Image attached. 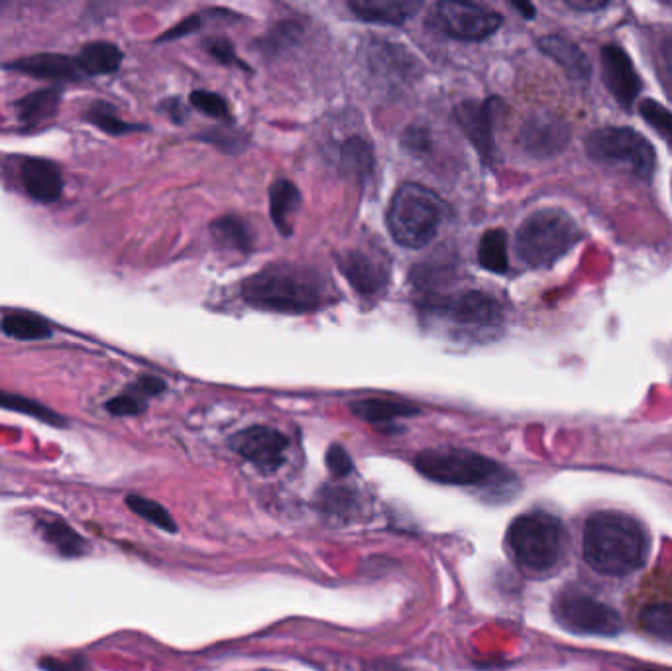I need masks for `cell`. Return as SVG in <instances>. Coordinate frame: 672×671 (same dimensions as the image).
<instances>
[{"label":"cell","instance_id":"cell-46","mask_svg":"<svg viewBox=\"0 0 672 671\" xmlns=\"http://www.w3.org/2000/svg\"><path fill=\"white\" fill-rule=\"evenodd\" d=\"M631 671H672V670H657V668H645V670H631Z\"/></svg>","mask_w":672,"mask_h":671},{"label":"cell","instance_id":"cell-21","mask_svg":"<svg viewBox=\"0 0 672 671\" xmlns=\"http://www.w3.org/2000/svg\"><path fill=\"white\" fill-rule=\"evenodd\" d=\"M301 207V193L295 183L289 180H276L270 187V215L283 237L293 235L295 215Z\"/></svg>","mask_w":672,"mask_h":671},{"label":"cell","instance_id":"cell-2","mask_svg":"<svg viewBox=\"0 0 672 671\" xmlns=\"http://www.w3.org/2000/svg\"><path fill=\"white\" fill-rule=\"evenodd\" d=\"M651 548L645 526L617 510H598L584 524L586 563L608 577H627L643 567Z\"/></svg>","mask_w":672,"mask_h":671},{"label":"cell","instance_id":"cell-7","mask_svg":"<svg viewBox=\"0 0 672 671\" xmlns=\"http://www.w3.org/2000/svg\"><path fill=\"white\" fill-rule=\"evenodd\" d=\"M586 150L594 162L629 172L641 180L651 178L657 166L651 142L629 126H604L594 130L586 140Z\"/></svg>","mask_w":672,"mask_h":671},{"label":"cell","instance_id":"cell-23","mask_svg":"<svg viewBox=\"0 0 672 671\" xmlns=\"http://www.w3.org/2000/svg\"><path fill=\"white\" fill-rule=\"evenodd\" d=\"M75 61L83 75H107L120 67L122 52L111 42H93L75 56Z\"/></svg>","mask_w":672,"mask_h":671},{"label":"cell","instance_id":"cell-30","mask_svg":"<svg viewBox=\"0 0 672 671\" xmlns=\"http://www.w3.org/2000/svg\"><path fill=\"white\" fill-rule=\"evenodd\" d=\"M0 408L4 410H10V412H18V414H26V416H32L36 420H42L46 424H52V426H63L65 420L61 416H57L54 410H50L48 406L36 402V400H30V398H24L20 394H12V392H4L0 390Z\"/></svg>","mask_w":672,"mask_h":671},{"label":"cell","instance_id":"cell-27","mask_svg":"<svg viewBox=\"0 0 672 671\" xmlns=\"http://www.w3.org/2000/svg\"><path fill=\"white\" fill-rule=\"evenodd\" d=\"M59 91L57 89H44L36 91L22 101L16 103L20 119L28 124H38V122L48 121L56 115L59 107Z\"/></svg>","mask_w":672,"mask_h":671},{"label":"cell","instance_id":"cell-38","mask_svg":"<svg viewBox=\"0 0 672 671\" xmlns=\"http://www.w3.org/2000/svg\"><path fill=\"white\" fill-rule=\"evenodd\" d=\"M205 50L224 65H242V61L236 58L232 44L226 38H211L205 40Z\"/></svg>","mask_w":672,"mask_h":671},{"label":"cell","instance_id":"cell-37","mask_svg":"<svg viewBox=\"0 0 672 671\" xmlns=\"http://www.w3.org/2000/svg\"><path fill=\"white\" fill-rule=\"evenodd\" d=\"M327 469L336 479L348 477L354 471V463L342 445H331L327 451Z\"/></svg>","mask_w":672,"mask_h":671},{"label":"cell","instance_id":"cell-3","mask_svg":"<svg viewBox=\"0 0 672 671\" xmlns=\"http://www.w3.org/2000/svg\"><path fill=\"white\" fill-rule=\"evenodd\" d=\"M415 469L439 485L482 488L494 502L511 498L519 487V479L504 465L460 447L425 449L415 457Z\"/></svg>","mask_w":672,"mask_h":671},{"label":"cell","instance_id":"cell-4","mask_svg":"<svg viewBox=\"0 0 672 671\" xmlns=\"http://www.w3.org/2000/svg\"><path fill=\"white\" fill-rule=\"evenodd\" d=\"M507 549L517 567L529 577H549L564 559L566 532L557 516L527 512L507 528Z\"/></svg>","mask_w":672,"mask_h":671},{"label":"cell","instance_id":"cell-16","mask_svg":"<svg viewBox=\"0 0 672 671\" xmlns=\"http://www.w3.org/2000/svg\"><path fill=\"white\" fill-rule=\"evenodd\" d=\"M26 193L40 203H54L63 193V178L54 162L44 158H28L20 168Z\"/></svg>","mask_w":672,"mask_h":671},{"label":"cell","instance_id":"cell-32","mask_svg":"<svg viewBox=\"0 0 672 671\" xmlns=\"http://www.w3.org/2000/svg\"><path fill=\"white\" fill-rule=\"evenodd\" d=\"M87 119L93 122L95 126H99L101 130L114 134V136H120V134H126V132H134V130H142V126H138V124L122 121L116 115V111L112 107H109V105H105V103H95L89 109Z\"/></svg>","mask_w":672,"mask_h":671},{"label":"cell","instance_id":"cell-39","mask_svg":"<svg viewBox=\"0 0 672 671\" xmlns=\"http://www.w3.org/2000/svg\"><path fill=\"white\" fill-rule=\"evenodd\" d=\"M201 28V16L199 14H193L189 18H185L183 22H179L177 26H173L171 30H168L158 42H169V40H177V38H183V36H189L193 32H197Z\"/></svg>","mask_w":672,"mask_h":671},{"label":"cell","instance_id":"cell-40","mask_svg":"<svg viewBox=\"0 0 672 671\" xmlns=\"http://www.w3.org/2000/svg\"><path fill=\"white\" fill-rule=\"evenodd\" d=\"M166 382L158 376H142L130 390H134L138 396L148 398V396H158L162 392H166Z\"/></svg>","mask_w":672,"mask_h":671},{"label":"cell","instance_id":"cell-24","mask_svg":"<svg viewBox=\"0 0 672 671\" xmlns=\"http://www.w3.org/2000/svg\"><path fill=\"white\" fill-rule=\"evenodd\" d=\"M38 528L40 532L44 534V538L54 546V548L65 555V557H77L81 553H85V540L71 530V526L59 518H52V516H46L38 522Z\"/></svg>","mask_w":672,"mask_h":671},{"label":"cell","instance_id":"cell-35","mask_svg":"<svg viewBox=\"0 0 672 671\" xmlns=\"http://www.w3.org/2000/svg\"><path fill=\"white\" fill-rule=\"evenodd\" d=\"M146 410V400L138 396L134 390H128L126 394H120L107 402V412L112 416H138Z\"/></svg>","mask_w":672,"mask_h":671},{"label":"cell","instance_id":"cell-29","mask_svg":"<svg viewBox=\"0 0 672 671\" xmlns=\"http://www.w3.org/2000/svg\"><path fill=\"white\" fill-rule=\"evenodd\" d=\"M639 626L645 634L672 644V603L649 605L639 612Z\"/></svg>","mask_w":672,"mask_h":671},{"label":"cell","instance_id":"cell-8","mask_svg":"<svg viewBox=\"0 0 672 671\" xmlns=\"http://www.w3.org/2000/svg\"><path fill=\"white\" fill-rule=\"evenodd\" d=\"M433 317H439L452 325V329L474 339H490L502 329L504 309L492 296L476 290L450 294L445 298L433 296L427 305Z\"/></svg>","mask_w":672,"mask_h":671},{"label":"cell","instance_id":"cell-19","mask_svg":"<svg viewBox=\"0 0 672 671\" xmlns=\"http://www.w3.org/2000/svg\"><path fill=\"white\" fill-rule=\"evenodd\" d=\"M10 69L20 73L38 77V79H52V81H75L83 77L75 58L61 56V54H38L30 58L12 61Z\"/></svg>","mask_w":672,"mask_h":671},{"label":"cell","instance_id":"cell-28","mask_svg":"<svg viewBox=\"0 0 672 671\" xmlns=\"http://www.w3.org/2000/svg\"><path fill=\"white\" fill-rule=\"evenodd\" d=\"M215 241L228 250L248 252L252 248V233L248 225L238 217H223L211 225Z\"/></svg>","mask_w":672,"mask_h":671},{"label":"cell","instance_id":"cell-18","mask_svg":"<svg viewBox=\"0 0 672 671\" xmlns=\"http://www.w3.org/2000/svg\"><path fill=\"white\" fill-rule=\"evenodd\" d=\"M348 6L356 14V18L364 22L399 26L419 12L421 2H415V0H352Z\"/></svg>","mask_w":672,"mask_h":671},{"label":"cell","instance_id":"cell-45","mask_svg":"<svg viewBox=\"0 0 672 671\" xmlns=\"http://www.w3.org/2000/svg\"><path fill=\"white\" fill-rule=\"evenodd\" d=\"M513 6L523 14V18H527V20L535 18V8H533V4H529V2H513Z\"/></svg>","mask_w":672,"mask_h":671},{"label":"cell","instance_id":"cell-43","mask_svg":"<svg viewBox=\"0 0 672 671\" xmlns=\"http://www.w3.org/2000/svg\"><path fill=\"white\" fill-rule=\"evenodd\" d=\"M661 58H663V71H665V77H667V81L671 83L672 87V38H669V40L663 44Z\"/></svg>","mask_w":672,"mask_h":671},{"label":"cell","instance_id":"cell-34","mask_svg":"<svg viewBox=\"0 0 672 671\" xmlns=\"http://www.w3.org/2000/svg\"><path fill=\"white\" fill-rule=\"evenodd\" d=\"M191 105L199 109L201 113L219 119V121H228L230 119V107L224 101L221 95L211 93V91H193L191 93Z\"/></svg>","mask_w":672,"mask_h":671},{"label":"cell","instance_id":"cell-12","mask_svg":"<svg viewBox=\"0 0 672 671\" xmlns=\"http://www.w3.org/2000/svg\"><path fill=\"white\" fill-rule=\"evenodd\" d=\"M496 115L498 99L494 97L486 101H466L454 109V119L460 130L488 166L496 160Z\"/></svg>","mask_w":672,"mask_h":671},{"label":"cell","instance_id":"cell-26","mask_svg":"<svg viewBox=\"0 0 672 671\" xmlns=\"http://www.w3.org/2000/svg\"><path fill=\"white\" fill-rule=\"evenodd\" d=\"M478 262L484 270L494 274H505L509 268L507 235L502 229H492L484 233L478 244Z\"/></svg>","mask_w":672,"mask_h":671},{"label":"cell","instance_id":"cell-31","mask_svg":"<svg viewBox=\"0 0 672 671\" xmlns=\"http://www.w3.org/2000/svg\"><path fill=\"white\" fill-rule=\"evenodd\" d=\"M126 506L138 514L140 518L148 520L150 524L166 530V532H177V524L175 520L171 518V514L168 512V508H164L162 504H158L156 500H150L146 496H138V494H130L126 498Z\"/></svg>","mask_w":672,"mask_h":671},{"label":"cell","instance_id":"cell-22","mask_svg":"<svg viewBox=\"0 0 672 671\" xmlns=\"http://www.w3.org/2000/svg\"><path fill=\"white\" fill-rule=\"evenodd\" d=\"M374 148L372 142L362 136H352L338 146V168L344 174L356 178H368L374 172Z\"/></svg>","mask_w":672,"mask_h":671},{"label":"cell","instance_id":"cell-33","mask_svg":"<svg viewBox=\"0 0 672 671\" xmlns=\"http://www.w3.org/2000/svg\"><path fill=\"white\" fill-rule=\"evenodd\" d=\"M641 117L649 122L665 140L672 142V113L661 103L647 99L641 103Z\"/></svg>","mask_w":672,"mask_h":671},{"label":"cell","instance_id":"cell-17","mask_svg":"<svg viewBox=\"0 0 672 671\" xmlns=\"http://www.w3.org/2000/svg\"><path fill=\"white\" fill-rule=\"evenodd\" d=\"M537 46L545 56L557 61L570 79L582 81V83L590 81V77H592L590 60L586 58V54L574 42H570L562 36H557V34H549V36L539 38Z\"/></svg>","mask_w":672,"mask_h":671},{"label":"cell","instance_id":"cell-42","mask_svg":"<svg viewBox=\"0 0 672 671\" xmlns=\"http://www.w3.org/2000/svg\"><path fill=\"white\" fill-rule=\"evenodd\" d=\"M566 6L576 12H596L608 6L606 0H566Z\"/></svg>","mask_w":672,"mask_h":671},{"label":"cell","instance_id":"cell-36","mask_svg":"<svg viewBox=\"0 0 672 671\" xmlns=\"http://www.w3.org/2000/svg\"><path fill=\"white\" fill-rule=\"evenodd\" d=\"M401 146L413 154V156H421L431 148V134L427 128L423 126H409L403 136H401Z\"/></svg>","mask_w":672,"mask_h":671},{"label":"cell","instance_id":"cell-13","mask_svg":"<svg viewBox=\"0 0 672 671\" xmlns=\"http://www.w3.org/2000/svg\"><path fill=\"white\" fill-rule=\"evenodd\" d=\"M340 272L364 298L380 296L390 284V262L386 254L372 250H348L338 258Z\"/></svg>","mask_w":672,"mask_h":671},{"label":"cell","instance_id":"cell-5","mask_svg":"<svg viewBox=\"0 0 672 671\" xmlns=\"http://www.w3.org/2000/svg\"><path fill=\"white\" fill-rule=\"evenodd\" d=\"M441 197L421 183H401L390 201L388 229L405 248H423L433 241L443 221Z\"/></svg>","mask_w":672,"mask_h":671},{"label":"cell","instance_id":"cell-15","mask_svg":"<svg viewBox=\"0 0 672 671\" xmlns=\"http://www.w3.org/2000/svg\"><path fill=\"white\" fill-rule=\"evenodd\" d=\"M602 77L612 97L625 109H629L641 93V79L633 61L617 44H606L602 48Z\"/></svg>","mask_w":672,"mask_h":671},{"label":"cell","instance_id":"cell-14","mask_svg":"<svg viewBox=\"0 0 672 671\" xmlns=\"http://www.w3.org/2000/svg\"><path fill=\"white\" fill-rule=\"evenodd\" d=\"M570 140L566 122L551 113H537L523 122L517 142L533 158H553L560 154Z\"/></svg>","mask_w":672,"mask_h":671},{"label":"cell","instance_id":"cell-11","mask_svg":"<svg viewBox=\"0 0 672 671\" xmlns=\"http://www.w3.org/2000/svg\"><path fill=\"white\" fill-rule=\"evenodd\" d=\"M230 449L238 453L242 459L252 463L262 473L270 475L278 471L285 463V451H287V437L268 426H252L238 431L230 437Z\"/></svg>","mask_w":672,"mask_h":671},{"label":"cell","instance_id":"cell-6","mask_svg":"<svg viewBox=\"0 0 672 671\" xmlns=\"http://www.w3.org/2000/svg\"><path fill=\"white\" fill-rule=\"evenodd\" d=\"M582 233L574 219L560 209H541L529 215L515 235L517 258L529 268H547L562 258Z\"/></svg>","mask_w":672,"mask_h":671},{"label":"cell","instance_id":"cell-9","mask_svg":"<svg viewBox=\"0 0 672 671\" xmlns=\"http://www.w3.org/2000/svg\"><path fill=\"white\" fill-rule=\"evenodd\" d=\"M553 616L560 628L578 636L614 638L623 632V618L614 607L574 587L562 589L557 595Z\"/></svg>","mask_w":672,"mask_h":671},{"label":"cell","instance_id":"cell-10","mask_svg":"<svg viewBox=\"0 0 672 671\" xmlns=\"http://www.w3.org/2000/svg\"><path fill=\"white\" fill-rule=\"evenodd\" d=\"M435 22L454 40L482 42L498 32L502 16L482 4L447 0L437 6Z\"/></svg>","mask_w":672,"mask_h":671},{"label":"cell","instance_id":"cell-44","mask_svg":"<svg viewBox=\"0 0 672 671\" xmlns=\"http://www.w3.org/2000/svg\"><path fill=\"white\" fill-rule=\"evenodd\" d=\"M42 668L48 671H81L79 664H63V662H56V660H44Z\"/></svg>","mask_w":672,"mask_h":671},{"label":"cell","instance_id":"cell-25","mask_svg":"<svg viewBox=\"0 0 672 671\" xmlns=\"http://www.w3.org/2000/svg\"><path fill=\"white\" fill-rule=\"evenodd\" d=\"M0 327L6 337L18 341H40L52 335V327L34 313H8Z\"/></svg>","mask_w":672,"mask_h":671},{"label":"cell","instance_id":"cell-1","mask_svg":"<svg viewBox=\"0 0 672 671\" xmlns=\"http://www.w3.org/2000/svg\"><path fill=\"white\" fill-rule=\"evenodd\" d=\"M244 300L258 309L280 313L319 311L335 302L329 278L317 268L276 262L242 282Z\"/></svg>","mask_w":672,"mask_h":671},{"label":"cell","instance_id":"cell-41","mask_svg":"<svg viewBox=\"0 0 672 671\" xmlns=\"http://www.w3.org/2000/svg\"><path fill=\"white\" fill-rule=\"evenodd\" d=\"M205 140L213 142V144H219L223 150L226 152H236L240 150V138L238 136H232L228 132H209L207 136H203Z\"/></svg>","mask_w":672,"mask_h":671},{"label":"cell","instance_id":"cell-20","mask_svg":"<svg viewBox=\"0 0 672 671\" xmlns=\"http://www.w3.org/2000/svg\"><path fill=\"white\" fill-rule=\"evenodd\" d=\"M350 412L368 422V424H388L399 418L417 416L421 410L403 400H388V398H364L350 402Z\"/></svg>","mask_w":672,"mask_h":671}]
</instances>
